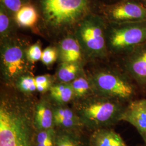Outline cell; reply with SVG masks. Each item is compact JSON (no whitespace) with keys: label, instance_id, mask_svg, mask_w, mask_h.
Here are the masks:
<instances>
[{"label":"cell","instance_id":"obj_14","mask_svg":"<svg viewBox=\"0 0 146 146\" xmlns=\"http://www.w3.org/2000/svg\"><path fill=\"white\" fill-rule=\"evenodd\" d=\"M60 57L63 62L77 63L82 57L81 47L77 38L67 37L60 45Z\"/></svg>","mask_w":146,"mask_h":146},{"label":"cell","instance_id":"obj_23","mask_svg":"<svg viewBox=\"0 0 146 146\" xmlns=\"http://www.w3.org/2000/svg\"><path fill=\"white\" fill-rule=\"evenodd\" d=\"M42 52L39 43H36L31 46L27 50V56L29 62H35L41 60Z\"/></svg>","mask_w":146,"mask_h":146},{"label":"cell","instance_id":"obj_12","mask_svg":"<svg viewBox=\"0 0 146 146\" xmlns=\"http://www.w3.org/2000/svg\"><path fill=\"white\" fill-rule=\"evenodd\" d=\"M89 146H128L119 134L110 128L93 131L89 139Z\"/></svg>","mask_w":146,"mask_h":146},{"label":"cell","instance_id":"obj_20","mask_svg":"<svg viewBox=\"0 0 146 146\" xmlns=\"http://www.w3.org/2000/svg\"><path fill=\"white\" fill-rule=\"evenodd\" d=\"M79 70L78 63L63 62L58 70V78L63 83H69L77 78Z\"/></svg>","mask_w":146,"mask_h":146},{"label":"cell","instance_id":"obj_19","mask_svg":"<svg viewBox=\"0 0 146 146\" xmlns=\"http://www.w3.org/2000/svg\"><path fill=\"white\" fill-rule=\"evenodd\" d=\"M55 146H86L74 131L62 129L56 131Z\"/></svg>","mask_w":146,"mask_h":146},{"label":"cell","instance_id":"obj_16","mask_svg":"<svg viewBox=\"0 0 146 146\" xmlns=\"http://www.w3.org/2000/svg\"><path fill=\"white\" fill-rule=\"evenodd\" d=\"M15 19L20 26L31 27L36 24L38 20V14L33 6L24 5L16 13Z\"/></svg>","mask_w":146,"mask_h":146},{"label":"cell","instance_id":"obj_24","mask_svg":"<svg viewBox=\"0 0 146 146\" xmlns=\"http://www.w3.org/2000/svg\"><path fill=\"white\" fill-rule=\"evenodd\" d=\"M58 58V52L56 50L52 47H48L42 52L41 61L43 64L49 66L55 62Z\"/></svg>","mask_w":146,"mask_h":146},{"label":"cell","instance_id":"obj_2","mask_svg":"<svg viewBox=\"0 0 146 146\" xmlns=\"http://www.w3.org/2000/svg\"><path fill=\"white\" fill-rule=\"evenodd\" d=\"M127 104L95 94L85 98L75 110L83 125L92 131L110 128L121 122Z\"/></svg>","mask_w":146,"mask_h":146},{"label":"cell","instance_id":"obj_10","mask_svg":"<svg viewBox=\"0 0 146 146\" xmlns=\"http://www.w3.org/2000/svg\"><path fill=\"white\" fill-rule=\"evenodd\" d=\"M121 121L133 126L146 145V99L137 98L128 104Z\"/></svg>","mask_w":146,"mask_h":146},{"label":"cell","instance_id":"obj_4","mask_svg":"<svg viewBox=\"0 0 146 146\" xmlns=\"http://www.w3.org/2000/svg\"><path fill=\"white\" fill-rule=\"evenodd\" d=\"M44 20L54 28H63L89 15V0H41Z\"/></svg>","mask_w":146,"mask_h":146},{"label":"cell","instance_id":"obj_7","mask_svg":"<svg viewBox=\"0 0 146 146\" xmlns=\"http://www.w3.org/2000/svg\"><path fill=\"white\" fill-rule=\"evenodd\" d=\"M27 50L20 41L7 40L1 47V62L3 78L7 84L17 82L27 75L29 63Z\"/></svg>","mask_w":146,"mask_h":146},{"label":"cell","instance_id":"obj_26","mask_svg":"<svg viewBox=\"0 0 146 146\" xmlns=\"http://www.w3.org/2000/svg\"><path fill=\"white\" fill-rule=\"evenodd\" d=\"M139 2H140L142 5L146 7V0H137Z\"/></svg>","mask_w":146,"mask_h":146},{"label":"cell","instance_id":"obj_13","mask_svg":"<svg viewBox=\"0 0 146 146\" xmlns=\"http://www.w3.org/2000/svg\"><path fill=\"white\" fill-rule=\"evenodd\" d=\"M34 124L36 131H42L53 128V108L46 100H41L34 107Z\"/></svg>","mask_w":146,"mask_h":146},{"label":"cell","instance_id":"obj_17","mask_svg":"<svg viewBox=\"0 0 146 146\" xmlns=\"http://www.w3.org/2000/svg\"><path fill=\"white\" fill-rule=\"evenodd\" d=\"M17 86L20 90L24 93H31L34 92H44L50 88V84H41L37 82L35 77L25 75L17 82Z\"/></svg>","mask_w":146,"mask_h":146},{"label":"cell","instance_id":"obj_18","mask_svg":"<svg viewBox=\"0 0 146 146\" xmlns=\"http://www.w3.org/2000/svg\"><path fill=\"white\" fill-rule=\"evenodd\" d=\"M74 92V96L82 98L96 94L90 78L78 77L71 83Z\"/></svg>","mask_w":146,"mask_h":146},{"label":"cell","instance_id":"obj_21","mask_svg":"<svg viewBox=\"0 0 146 146\" xmlns=\"http://www.w3.org/2000/svg\"><path fill=\"white\" fill-rule=\"evenodd\" d=\"M56 131L54 128L42 131H36L35 134V146H55Z\"/></svg>","mask_w":146,"mask_h":146},{"label":"cell","instance_id":"obj_27","mask_svg":"<svg viewBox=\"0 0 146 146\" xmlns=\"http://www.w3.org/2000/svg\"><path fill=\"white\" fill-rule=\"evenodd\" d=\"M146 146V145H145H145H143V146Z\"/></svg>","mask_w":146,"mask_h":146},{"label":"cell","instance_id":"obj_8","mask_svg":"<svg viewBox=\"0 0 146 146\" xmlns=\"http://www.w3.org/2000/svg\"><path fill=\"white\" fill-rule=\"evenodd\" d=\"M122 69L141 93L146 94V42L122 56Z\"/></svg>","mask_w":146,"mask_h":146},{"label":"cell","instance_id":"obj_3","mask_svg":"<svg viewBox=\"0 0 146 146\" xmlns=\"http://www.w3.org/2000/svg\"><path fill=\"white\" fill-rule=\"evenodd\" d=\"M96 94L125 104L137 99V87L121 69L104 67L96 69L89 77Z\"/></svg>","mask_w":146,"mask_h":146},{"label":"cell","instance_id":"obj_6","mask_svg":"<svg viewBox=\"0 0 146 146\" xmlns=\"http://www.w3.org/2000/svg\"><path fill=\"white\" fill-rule=\"evenodd\" d=\"M146 42V21L108 23L107 42L109 53L124 55Z\"/></svg>","mask_w":146,"mask_h":146},{"label":"cell","instance_id":"obj_15","mask_svg":"<svg viewBox=\"0 0 146 146\" xmlns=\"http://www.w3.org/2000/svg\"><path fill=\"white\" fill-rule=\"evenodd\" d=\"M52 99L59 104L68 103L74 97V92L71 84L63 83L52 86L49 89Z\"/></svg>","mask_w":146,"mask_h":146},{"label":"cell","instance_id":"obj_5","mask_svg":"<svg viewBox=\"0 0 146 146\" xmlns=\"http://www.w3.org/2000/svg\"><path fill=\"white\" fill-rule=\"evenodd\" d=\"M108 26L104 18L96 15H89L80 22L76 38L89 57L104 59L109 55L107 42Z\"/></svg>","mask_w":146,"mask_h":146},{"label":"cell","instance_id":"obj_1","mask_svg":"<svg viewBox=\"0 0 146 146\" xmlns=\"http://www.w3.org/2000/svg\"><path fill=\"white\" fill-rule=\"evenodd\" d=\"M34 111L15 94H3L0 102V146H35Z\"/></svg>","mask_w":146,"mask_h":146},{"label":"cell","instance_id":"obj_9","mask_svg":"<svg viewBox=\"0 0 146 146\" xmlns=\"http://www.w3.org/2000/svg\"><path fill=\"white\" fill-rule=\"evenodd\" d=\"M106 14L111 23L146 21V7L137 0H121L110 7Z\"/></svg>","mask_w":146,"mask_h":146},{"label":"cell","instance_id":"obj_11","mask_svg":"<svg viewBox=\"0 0 146 146\" xmlns=\"http://www.w3.org/2000/svg\"><path fill=\"white\" fill-rule=\"evenodd\" d=\"M54 125L64 130L74 131L83 125L75 111L67 107L58 106L53 108Z\"/></svg>","mask_w":146,"mask_h":146},{"label":"cell","instance_id":"obj_22","mask_svg":"<svg viewBox=\"0 0 146 146\" xmlns=\"http://www.w3.org/2000/svg\"><path fill=\"white\" fill-rule=\"evenodd\" d=\"M5 7L1 5L0 11V33L1 36H7L10 27V19L9 16L5 11Z\"/></svg>","mask_w":146,"mask_h":146},{"label":"cell","instance_id":"obj_25","mask_svg":"<svg viewBox=\"0 0 146 146\" xmlns=\"http://www.w3.org/2000/svg\"><path fill=\"white\" fill-rule=\"evenodd\" d=\"M3 5L9 11L17 13L22 7L21 0H1Z\"/></svg>","mask_w":146,"mask_h":146}]
</instances>
